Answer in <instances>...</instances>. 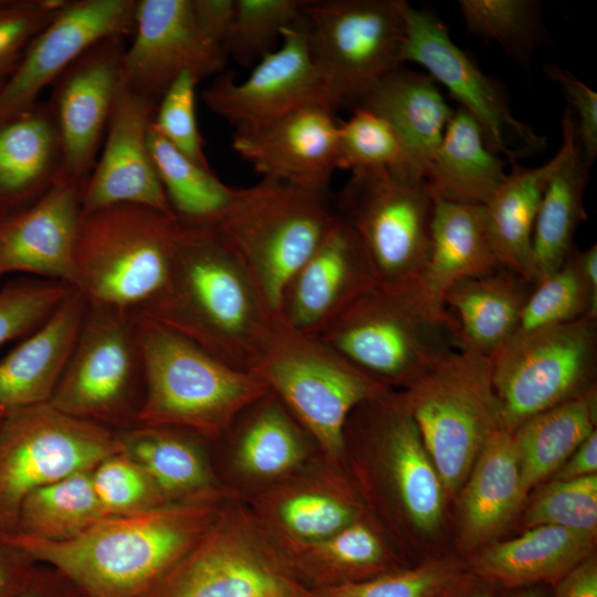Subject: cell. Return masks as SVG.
<instances>
[{
    "label": "cell",
    "instance_id": "obj_56",
    "mask_svg": "<svg viewBox=\"0 0 597 597\" xmlns=\"http://www.w3.org/2000/svg\"><path fill=\"white\" fill-rule=\"evenodd\" d=\"M555 597H597V561L590 556L555 584Z\"/></svg>",
    "mask_w": 597,
    "mask_h": 597
},
{
    "label": "cell",
    "instance_id": "obj_3",
    "mask_svg": "<svg viewBox=\"0 0 597 597\" xmlns=\"http://www.w3.org/2000/svg\"><path fill=\"white\" fill-rule=\"evenodd\" d=\"M315 336L389 389H406L459 349L454 318L428 300L419 285L375 282Z\"/></svg>",
    "mask_w": 597,
    "mask_h": 597
},
{
    "label": "cell",
    "instance_id": "obj_24",
    "mask_svg": "<svg viewBox=\"0 0 597 597\" xmlns=\"http://www.w3.org/2000/svg\"><path fill=\"white\" fill-rule=\"evenodd\" d=\"M354 415L384 450L400 502L412 523L425 532L441 522L444 489L401 394L388 390L360 405Z\"/></svg>",
    "mask_w": 597,
    "mask_h": 597
},
{
    "label": "cell",
    "instance_id": "obj_54",
    "mask_svg": "<svg viewBox=\"0 0 597 597\" xmlns=\"http://www.w3.org/2000/svg\"><path fill=\"white\" fill-rule=\"evenodd\" d=\"M38 563L0 535V597H14Z\"/></svg>",
    "mask_w": 597,
    "mask_h": 597
},
{
    "label": "cell",
    "instance_id": "obj_7",
    "mask_svg": "<svg viewBox=\"0 0 597 597\" xmlns=\"http://www.w3.org/2000/svg\"><path fill=\"white\" fill-rule=\"evenodd\" d=\"M336 218L328 190L262 178L235 188L216 224L276 314L285 284Z\"/></svg>",
    "mask_w": 597,
    "mask_h": 597
},
{
    "label": "cell",
    "instance_id": "obj_1",
    "mask_svg": "<svg viewBox=\"0 0 597 597\" xmlns=\"http://www.w3.org/2000/svg\"><path fill=\"white\" fill-rule=\"evenodd\" d=\"M139 313L248 371L275 316L216 226L179 222L167 284Z\"/></svg>",
    "mask_w": 597,
    "mask_h": 597
},
{
    "label": "cell",
    "instance_id": "obj_15",
    "mask_svg": "<svg viewBox=\"0 0 597 597\" xmlns=\"http://www.w3.org/2000/svg\"><path fill=\"white\" fill-rule=\"evenodd\" d=\"M402 61L422 65L436 83L480 125L488 147L510 164L546 147L544 137L516 119L501 84L484 74L451 40L444 23L428 10L406 9Z\"/></svg>",
    "mask_w": 597,
    "mask_h": 597
},
{
    "label": "cell",
    "instance_id": "obj_26",
    "mask_svg": "<svg viewBox=\"0 0 597 597\" xmlns=\"http://www.w3.org/2000/svg\"><path fill=\"white\" fill-rule=\"evenodd\" d=\"M357 107L389 123L410 163L425 178L454 112L436 81L401 65L381 77Z\"/></svg>",
    "mask_w": 597,
    "mask_h": 597
},
{
    "label": "cell",
    "instance_id": "obj_22",
    "mask_svg": "<svg viewBox=\"0 0 597 597\" xmlns=\"http://www.w3.org/2000/svg\"><path fill=\"white\" fill-rule=\"evenodd\" d=\"M83 187L56 180L30 205L0 216V276L30 273L75 287Z\"/></svg>",
    "mask_w": 597,
    "mask_h": 597
},
{
    "label": "cell",
    "instance_id": "obj_42",
    "mask_svg": "<svg viewBox=\"0 0 597 597\" xmlns=\"http://www.w3.org/2000/svg\"><path fill=\"white\" fill-rule=\"evenodd\" d=\"M458 4L470 33L498 42L523 67L545 40L536 0H460Z\"/></svg>",
    "mask_w": 597,
    "mask_h": 597
},
{
    "label": "cell",
    "instance_id": "obj_36",
    "mask_svg": "<svg viewBox=\"0 0 597 597\" xmlns=\"http://www.w3.org/2000/svg\"><path fill=\"white\" fill-rule=\"evenodd\" d=\"M507 174L503 159L488 147L478 122L458 107L425 179L436 199L484 206Z\"/></svg>",
    "mask_w": 597,
    "mask_h": 597
},
{
    "label": "cell",
    "instance_id": "obj_41",
    "mask_svg": "<svg viewBox=\"0 0 597 597\" xmlns=\"http://www.w3.org/2000/svg\"><path fill=\"white\" fill-rule=\"evenodd\" d=\"M150 157L177 221L190 226H216L234 193L210 167L182 155L159 135L151 122L148 129Z\"/></svg>",
    "mask_w": 597,
    "mask_h": 597
},
{
    "label": "cell",
    "instance_id": "obj_34",
    "mask_svg": "<svg viewBox=\"0 0 597 597\" xmlns=\"http://www.w3.org/2000/svg\"><path fill=\"white\" fill-rule=\"evenodd\" d=\"M562 158L563 149L559 148L540 167L512 164L505 181L483 206L485 228L499 266L532 284L535 219L546 185Z\"/></svg>",
    "mask_w": 597,
    "mask_h": 597
},
{
    "label": "cell",
    "instance_id": "obj_51",
    "mask_svg": "<svg viewBox=\"0 0 597 597\" xmlns=\"http://www.w3.org/2000/svg\"><path fill=\"white\" fill-rule=\"evenodd\" d=\"M69 0L0 1V83L12 73L33 39Z\"/></svg>",
    "mask_w": 597,
    "mask_h": 597
},
{
    "label": "cell",
    "instance_id": "obj_33",
    "mask_svg": "<svg viewBox=\"0 0 597 597\" xmlns=\"http://www.w3.org/2000/svg\"><path fill=\"white\" fill-rule=\"evenodd\" d=\"M254 514L273 538L296 542L326 538L359 519L346 489L327 473L294 479L265 492Z\"/></svg>",
    "mask_w": 597,
    "mask_h": 597
},
{
    "label": "cell",
    "instance_id": "obj_48",
    "mask_svg": "<svg viewBox=\"0 0 597 597\" xmlns=\"http://www.w3.org/2000/svg\"><path fill=\"white\" fill-rule=\"evenodd\" d=\"M523 525H556L596 536L597 475L553 480L526 510Z\"/></svg>",
    "mask_w": 597,
    "mask_h": 597
},
{
    "label": "cell",
    "instance_id": "obj_16",
    "mask_svg": "<svg viewBox=\"0 0 597 597\" xmlns=\"http://www.w3.org/2000/svg\"><path fill=\"white\" fill-rule=\"evenodd\" d=\"M134 39L122 59V81L156 105L184 72L200 82L223 72L224 49L202 31L192 0H139Z\"/></svg>",
    "mask_w": 597,
    "mask_h": 597
},
{
    "label": "cell",
    "instance_id": "obj_12",
    "mask_svg": "<svg viewBox=\"0 0 597 597\" xmlns=\"http://www.w3.org/2000/svg\"><path fill=\"white\" fill-rule=\"evenodd\" d=\"M434 202L415 171L364 170L352 172L335 212L356 233L377 283L412 286L428 261Z\"/></svg>",
    "mask_w": 597,
    "mask_h": 597
},
{
    "label": "cell",
    "instance_id": "obj_32",
    "mask_svg": "<svg viewBox=\"0 0 597 597\" xmlns=\"http://www.w3.org/2000/svg\"><path fill=\"white\" fill-rule=\"evenodd\" d=\"M431 244L419 287L428 300L444 306L457 283L500 269L485 228L483 206L436 199Z\"/></svg>",
    "mask_w": 597,
    "mask_h": 597
},
{
    "label": "cell",
    "instance_id": "obj_45",
    "mask_svg": "<svg viewBox=\"0 0 597 597\" xmlns=\"http://www.w3.org/2000/svg\"><path fill=\"white\" fill-rule=\"evenodd\" d=\"M575 251L556 272L533 285L514 335L586 315L597 316V296L591 294L582 279Z\"/></svg>",
    "mask_w": 597,
    "mask_h": 597
},
{
    "label": "cell",
    "instance_id": "obj_57",
    "mask_svg": "<svg viewBox=\"0 0 597 597\" xmlns=\"http://www.w3.org/2000/svg\"><path fill=\"white\" fill-rule=\"evenodd\" d=\"M597 432L596 430L575 450L555 472L554 480H574L596 474Z\"/></svg>",
    "mask_w": 597,
    "mask_h": 597
},
{
    "label": "cell",
    "instance_id": "obj_55",
    "mask_svg": "<svg viewBox=\"0 0 597 597\" xmlns=\"http://www.w3.org/2000/svg\"><path fill=\"white\" fill-rule=\"evenodd\" d=\"M192 4L202 31L224 49L234 15L235 0H192Z\"/></svg>",
    "mask_w": 597,
    "mask_h": 597
},
{
    "label": "cell",
    "instance_id": "obj_8",
    "mask_svg": "<svg viewBox=\"0 0 597 597\" xmlns=\"http://www.w3.org/2000/svg\"><path fill=\"white\" fill-rule=\"evenodd\" d=\"M444 492L463 484L486 441L503 428L489 357L454 349L401 394Z\"/></svg>",
    "mask_w": 597,
    "mask_h": 597
},
{
    "label": "cell",
    "instance_id": "obj_35",
    "mask_svg": "<svg viewBox=\"0 0 597 597\" xmlns=\"http://www.w3.org/2000/svg\"><path fill=\"white\" fill-rule=\"evenodd\" d=\"M470 472L461 500V538L469 547L500 533L526 496L512 432L492 434Z\"/></svg>",
    "mask_w": 597,
    "mask_h": 597
},
{
    "label": "cell",
    "instance_id": "obj_60",
    "mask_svg": "<svg viewBox=\"0 0 597 597\" xmlns=\"http://www.w3.org/2000/svg\"><path fill=\"white\" fill-rule=\"evenodd\" d=\"M3 83H0V86L2 85Z\"/></svg>",
    "mask_w": 597,
    "mask_h": 597
},
{
    "label": "cell",
    "instance_id": "obj_59",
    "mask_svg": "<svg viewBox=\"0 0 597 597\" xmlns=\"http://www.w3.org/2000/svg\"><path fill=\"white\" fill-rule=\"evenodd\" d=\"M468 588V587H467ZM465 588V589H467ZM464 589V590H465ZM462 590L461 593H459L458 595H455L454 597H493L491 594L489 593H475V594H470V595H462V593L464 591Z\"/></svg>",
    "mask_w": 597,
    "mask_h": 597
},
{
    "label": "cell",
    "instance_id": "obj_23",
    "mask_svg": "<svg viewBox=\"0 0 597 597\" xmlns=\"http://www.w3.org/2000/svg\"><path fill=\"white\" fill-rule=\"evenodd\" d=\"M375 282L356 233L336 213L317 248L285 284L276 315L292 328L316 335Z\"/></svg>",
    "mask_w": 597,
    "mask_h": 597
},
{
    "label": "cell",
    "instance_id": "obj_10",
    "mask_svg": "<svg viewBox=\"0 0 597 597\" xmlns=\"http://www.w3.org/2000/svg\"><path fill=\"white\" fill-rule=\"evenodd\" d=\"M144 392L138 312L87 303L76 342L49 404L121 432L138 425Z\"/></svg>",
    "mask_w": 597,
    "mask_h": 597
},
{
    "label": "cell",
    "instance_id": "obj_49",
    "mask_svg": "<svg viewBox=\"0 0 597 597\" xmlns=\"http://www.w3.org/2000/svg\"><path fill=\"white\" fill-rule=\"evenodd\" d=\"M73 287L48 279H19L0 289V347L39 328Z\"/></svg>",
    "mask_w": 597,
    "mask_h": 597
},
{
    "label": "cell",
    "instance_id": "obj_21",
    "mask_svg": "<svg viewBox=\"0 0 597 597\" xmlns=\"http://www.w3.org/2000/svg\"><path fill=\"white\" fill-rule=\"evenodd\" d=\"M337 125L333 109L307 105L263 124L235 129L232 148L262 178L328 190L336 170Z\"/></svg>",
    "mask_w": 597,
    "mask_h": 597
},
{
    "label": "cell",
    "instance_id": "obj_13",
    "mask_svg": "<svg viewBox=\"0 0 597 597\" xmlns=\"http://www.w3.org/2000/svg\"><path fill=\"white\" fill-rule=\"evenodd\" d=\"M116 451V431L50 404L0 411V535L14 531L19 507L30 493L91 470Z\"/></svg>",
    "mask_w": 597,
    "mask_h": 597
},
{
    "label": "cell",
    "instance_id": "obj_40",
    "mask_svg": "<svg viewBox=\"0 0 597 597\" xmlns=\"http://www.w3.org/2000/svg\"><path fill=\"white\" fill-rule=\"evenodd\" d=\"M105 517L108 516L94 491L91 470H85L30 493L19 507L14 531L10 534L65 542Z\"/></svg>",
    "mask_w": 597,
    "mask_h": 597
},
{
    "label": "cell",
    "instance_id": "obj_20",
    "mask_svg": "<svg viewBox=\"0 0 597 597\" xmlns=\"http://www.w3.org/2000/svg\"><path fill=\"white\" fill-rule=\"evenodd\" d=\"M156 106L121 82L101 156L83 188L82 213L130 203L175 217L148 148V129Z\"/></svg>",
    "mask_w": 597,
    "mask_h": 597
},
{
    "label": "cell",
    "instance_id": "obj_46",
    "mask_svg": "<svg viewBox=\"0 0 597 597\" xmlns=\"http://www.w3.org/2000/svg\"><path fill=\"white\" fill-rule=\"evenodd\" d=\"M304 0H235L226 41L228 57L251 66L275 50L282 31L302 17Z\"/></svg>",
    "mask_w": 597,
    "mask_h": 597
},
{
    "label": "cell",
    "instance_id": "obj_9",
    "mask_svg": "<svg viewBox=\"0 0 597 597\" xmlns=\"http://www.w3.org/2000/svg\"><path fill=\"white\" fill-rule=\"evenodd\" d=\"M149 597H313L253 511L228 498Z\"/></svg>",
    "mask_w": 597,
    "mask_h": 597
},
{
    "label": "cell",
    "instance_id": "obj_18",
    "mask_svg": "<svg viewBox=\"0 0 597 597\" xmlns=\"http://www.w3.org/2000/svg\"><path fill=\"white\" fill-rule=\"evenodd\" d=\"M124 38L104 39L70 65L52 84L48 102L60 138L57 180L84 188L104 139L122 82Z\"/></svg>",
    "mask_w": 597,
    "mask_h": 597
},
{
    "label": "cell",
    "instance_id": "obj_31",
    "mask_svg": "<svg viewBox=\"0 0 597 597\" xmlns=\"http://www.w3.org/2000/svg\"><path fill=\"white\" fill-rule=\"evenodd\" d=\"M533 285L502 268L454 284L443 304L457 323L459 349L491 358L515 334Z\"/></svg>",
    "mask_w": 597,
    "mask_h": 597
},
{
    "label": "cell",
    "instance_id": "obj_28",
    "mask_svg": "<svg viewBox=\"0 0 597 597\" xmlns=\"http://www.w3.org/2000/svg\"><path fill=\"white\" fill-rule=\"evenodd\" d=\"M118 450L138 463L170 502L230 496L218 484L200 436L185 429L137 425L117 432Z\"/></svg>",
    "mask_w": 597,
    "mask_h": 597
},
{
    "label": "cell",
    "instance_id": "obj_39",
    "mask_svg": "<svg viewBox=\"0 0 597 597\" xmlns=\"http://www.w3.org/2000/svg\"><path fill=\"white\" fill-rule=\"evenodd\" d=\"M229 428L235 430V457L240 469L260 478L291 472L305 455V434L295 418L270 391L248 408Z\"/></svg>",
    "mask_w": 597,
    "mask_h": 597
},
{
    "label": "cell",
    "instance_id": "obj_19",
    "mask_svg": "<svg viewBox=\"0 0 597 597\" xmlns=\"http://www.w3.org/2000/svg\"><path fill=\"white\" fill-rule=\"evenodd\" d=\"M136 0L69 1L33 39L0 86V123L34 106L41 92L97 42L134 32Z\"/></svg>",
    "mask_w": 597,
    "mask_h": 597
},
{
    "label": "cell",
    "instance_id": "obj_38",
    "mask_svg": "<svg viewBox=\"0 0 597 597\" xmlns=\"http://www.w3.org/2000/svg\"><path fill=\"white\" fill-rule=\"evenodd\" d=\"M273 540L292 568L321 582L320 587L362 582L389 572L381 540L359 519L320 541Z\"/></svg>",
    "mask_w": 597,
    "mask_h": 597
},
{
    "label": "cell",
    "instance_id": "obj_52",
    "mask_svg": "<svg viewBox=\"0 0 597 597\" xmlns=\"http://www.w3.org/2000/svg\"><path fill=\"white\" fill-rule=\"evenodd\" d=\"M543 69L547 77L562 87L567 107L576 113L574 119L580 151L591 167L597 157V93L556 64H545Z\"/></svg>",
    "mask_w": 597,
    "mask_h": 597
},
{
    "label": "cell",
    "instance_id": "obj_14",
    "mask_svg": "<svg viewBox=\"0 0 597 597\" xmlns=\"http://www.w3.org/2000/svg\"><path fill=\"white\" fill-rule=\"evenodd\" d=\"M490 359L502 426L512 432L595 387L597 316L516 334Z\"/></svg>",
    "mask_w": 597,
    "mask_h": 597
},
{
    "label": "cell",
    "instance_id": "obj_43",
    "mask_svg": "<svg viewBox=\"0 0 597 597\" xmlns=\"http://www.w3.org/2000/svg\"><path fill=\"white\" fill-rule=\"evenodd\" d=\"M352 111L348 119L338 121L336 169L350 172L404 170L419 174L386 119L365 107Z\"/></svg>",
    "mask_w": 597,
    "mask_h": 597
},
{
    "label": "cell",
    "instance_id": "obj_58",
    "mask_svg": "<svg viewBox=\"0 0 597 597\" xmlns=\"http://www.w3.org/2000/svg\"><path fill=\"white\" fill-rule=\"evenodd\" d=\"M514 597H544V596L537 590H525L515 595Z\"/></svg>",
    "mask_w": 597,
    "mask_h": 597
},
{
    "label": "cell",
    "instance_id": "obj_50",
    "mask_svg": "<svg viewBox=\"0 0 597 597\" xmlns=\"http://www.w3.org/2000/svg\"><path fill=\"white\" fill-rule=\"evenodd\" d=\"M198 83L191 73H181L158 102L151 126L182 155L201 166L210 167L196 118Z\"/></svg>",
    "mask_w": 597,
    "mask_h": 597
},
{
    "label": "cell",
    "instance_id": "obj_30",
    "mask_svg": "<svg viewBox=\"0 0 597 597\" xmlns=\"http://www.w3.org/2000/svg\"><path fill=\"white\" fill-rule=\"evenodd\" d=\"M62 154L48 103L0 123V216L23 208L57 179Z\"/></svg>",
    "mask_w": 597,
    "mask_h": 597
},
{
    "label": "cell",
    "instance_id": "obj_37",
    "mask_svg": "<svg viewBox=\"0 0 597 597\" xmlns=\"http://www.w3.org/2000/svg\"><path fill=\"white\" fill-rule=\"evenodd\" d=\"M596 387L538 412L512 431L524 494L555 473L596 430Z\"/></svg>",
    "mask_w": 597,
    "mask_h": 597
},
{
    "label": "cell",
    "instance_id": "obj_53",
    "mask_svg": "<svg viewBox=\"0 0 597 597\" xmlns=\"http://www.w3.org/2000/svg\"><path fill=\"white\" fill-rule=\"evenodd\" d=\"M14 597H90L60 569L38 563Z\"/></svg>",
    "mask_w": 597,
    "mask_h": 597
},
{
    "label": "cell",
    "instance_id": "obj_11",
    "mask_svg": "<svg viewBox=\"0 0 597 597\" xmlns=\"http://www.w3.org/2000/svg\"><path fill=\"white\" fill-rule=\"evenodd\" d=\"M405 0H304L311 55L331 108L357 107L401 66Z\"/></svg>",
    "mask_w": 597,
    "mask_h": 597
},
{
    "label": "cell",
    "instance_id": "obj_2",
    "mask_svg": "<svg viewBox=\"0 0 597 597\" xmlns=\"http://www.w3.org/2000/svg\"><path fill=\"white\" fill-rule=\"evenodd\" d=\"M230 496L171 502L140 514L108 516L65 542L2 536L36 563L63 572L90 597H149Z\"/></svg>",
    "mask_w": 597,
    "mask_h": 597
},
{
    "label": "cell",
    "instance_id": "obj_6",
    "mask_svg": "<svg viewBox=\"0 0 597 597\" xmlns=\"http://www.w3.org/2000/svg\"><path fill=\"white\" fill-rule=\"evenodd\" d=\"M282 402L326 457L339 459L345 429L364 402L388 390L315 335L296 331L276 314L249 370Z\"/></svg>",
    "mask_w": 597,
    "mask_h": 597
},
{
    "label": "cell",
    "instance_id": "obj_27",
    "mask_svg": "<svg viewBox=\"0 0 597 597\" xmlns=\"http://www.w3.org/2000/svg\"><path fill=\"white\" fill-rule=\"evenodd\" d=\"M595 537L556 525L531 527L514 540L482 549L472 559L470 574L505 588L536 583L555 585L593 556Z\"/></svg>",
    "mask_w": 597,
    "mask_h": 597
},
{
    "label": "cell",
    "instance_id": "obj_44",
    "mask_svg": "<svg viewBox=\"0 0 597 597\" xmlns=\"http://www.w3.org/2000/svg\"><path fill=\"white\" fill-rule=\"evenodd\" d=\"M460 564L437 561L376 577L313 590V597H454L471 584Z\"/></svg>",
    "mask_w": 597,
    "mask_h": 597
},
{
    "label": "cell",
    "instance_id": "obj_17",
    "mask_svg": "<svg viewBox=\"0 0 597 597\" xmlns=\"http://www.w3.org/2000/svg\"><path fill=\"white\" fill-rule=\"evenodd\" d=\"M280 39V46L258 61L244 81L237 82L232 72H222L201 93L206 106L235 129L307 105L331 108L312 60L303 14Z\"/></svg>",
    "mask_w": 597,
    "mask_h": 597
},
{
    "label": "cell",
    "instance_id": "obj_25",
    "mask_svg": "<svg viewBox=\"0 0 597 597\" xmlns=\"http://www.w3.org/2000/svg\"><path fill=\"white\" fill-rule=\"evenodd\" d=\"M86 307V298L73 287L39 328L0 359V411L49 404Z\"/></svg>",
    "mask_w": 597,
    "mask_h": 597
},
{
    "label": "cell",
    "instance_id": "obj_5",
    "mask_svg": "<svg viewBox=\"0 0 597 597\" xmlns=\"http://www.w3.org/2000/svg\"><path fill=\"white\" fill-rule=\"evenodd\" d=\"M177 230L175 217L140 205L82 213L74 289L87 303L142 311L167 284Z\"/></svg>",
    "mask_w": 597,
    "mask_h": 597
},
{
    "label": "cell",
    "instance_id": "obj_4",
    "mask_svg": "<svg viewBox=\"0 0 597 597\" xmlns=\"http://www.w3.org/2000/svg\"><path fill=\"white\" fill-rule=\"evenodd\" d=\"M138 324L145 371L138 425L185 429L217 442L245 408L270 392L251 371L219 360L139 312Z\"/></svg>",
    "mask_w": 597,
    "mask_h": 597
},
{
    "label": "cell",
    "instance_id": "obj_29",
    "mask_svg": "<svg viewBox=\"0 0 597 597\" xmlns=\"http://www.w3.org/2000/svg\"><path fill=\"white\" fill-rule=\"evenodd\" d=\"M561 148L562 161L546 185L533 230L534 284L556 272L574 252L575 233L587 217L584 195L590 167L568 107L562 117Z\"/></svg>",
    "mask_w": 597,
    "mask_h": 597
},
{
    "label": "cell",
    "instance_id": "obj_47",
    "mask_svg": "<svg viewBox=\"0 0 597 597\" xmlns=\"http://www.w3.org/2000/svg\"><path fill=\"white\" fill-rule=\"evenodd\" d=\"M91 479L107 516L140 514L169 503L148 473L119 450L98 461Z\"/></svg>",
    "mask_w": 597,
    "mask_h": 597
}]
</instances>
